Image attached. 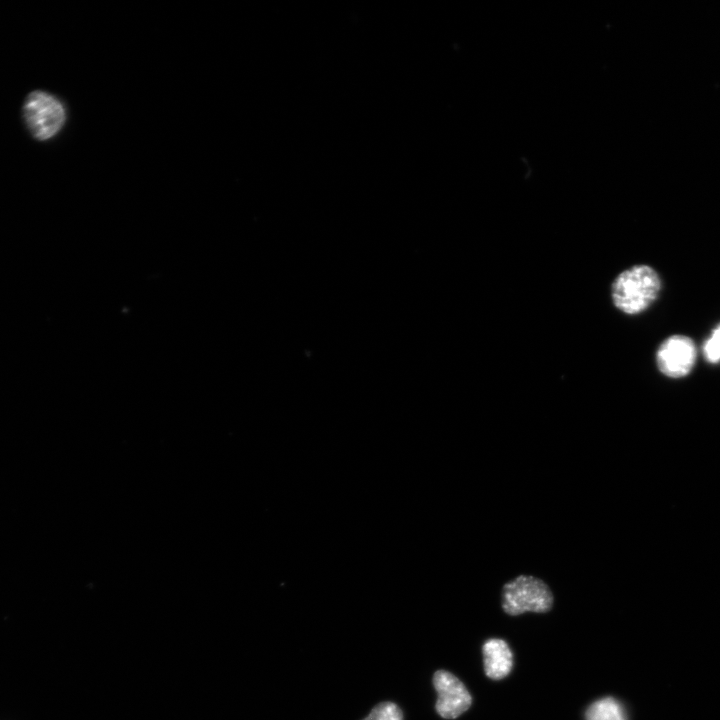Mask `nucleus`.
Instances as JSON below:
<instances>
[{"mask_svg": "<svg viewBox=\"0 0 720 720\" xmlns=\"http://www.w3.org/2000/svg\"><path fill=\"white\" fill-rule=\"evenodd\" d=\"M484 671L487 677L500 680L506 677L513 667V654L503 639L491 638L482 646Z\"/></svg>", "mask_w": 720, "mask_h": 720, "instance_id": "nucleus-6", "label": "nucleus"}, {"mask_svg": "<svg viewBox=\"0 0 720 720\" xmlns=\"http://www.w3.org/2000/svg\"><path fill=\"white\" fill-rule=\"evenodd\" d=\"M661 289L658 272L649 265L636 264L620 272L613 280L611 300L620 312L638 315L657 300Z\"/></svg>", "mask_w": 720, "mask_h": 720, "instance_id": "nucleus-1", "label": "nucleus"}, {"mask_svg": "<svg viewBox=\"0 0 720 720\" xmlns=\"http://www.w3.org/2000/svg\"><path fill=\"white\" fill-rule=\"evenodd\" d=\"M363 720H403L401 709L392 702L377 704Z\"/></svg>", "mask_w": 720, "mask_h": 720, "instance_id": "nucleus-8", "label": "nucleus"}, {"mask_svg": "<svg viewBox=\"0 0 720 720\" xmlns=\"http://www.w3.org/2000/svg\"><path fill=\"white\" fill-rule=\"evenodd\" d=\"M697 359V348L693 339L675 334L659 345L655 360L658 370L666 377L677 379L691 373Z\"/></svg>", "mask_w": 720, "mask_h": 720, "instance_id": "nucleus-4", "label": "nucleus"}, {"mask_svg": "<svg viewBox=\"0 0 720 720\" xmlns=\"http://www.w3.org/2000/svg\"><path fill=\"white\" fill-rule=\"evenodd\" d=\"M552 605L553 595L548 585L534 576L520 575L503 586L502 608L509 615L527 611L545 613Z\"/></svg>", "mask_w": 720, "mask_h": 720, "instance_id": "nucleus-2", "label": "nucleus"}, {"mask_svg": "<svg viewBox=\"0 0 720 720\" xmlns=\"http://www.w3.org/2000/svg\"><path fill=\"white\" fill-rule=\"evenodd\" d=\"M703 355L710 364L720 362V324L712 330L711 335L705 340Z\"/></svg>", "mask_w": 720, "mask_h": 720, "instance_id": "nucleus-9", "label": "nucleus"}, {"mask_svg": "<svg viewBox=\"0 0 720 720\" xmlns=\"http://www.w3.org/2000/svg\"><path fill=\"white\" fill-rule=\"evenodd\" d=\"M437 692L435 709L445 719H455L468 710L472 697L465 685L452 673L438 670L433 675Z\"/></svg>", "mask_w": 720, "mask_h": 720, "instance_id": "nucleus-5", "label": "nucleus"}, {"mask_svg": "<svg viewBox=\"0 0 720 720\" xmlns=\"http://www.w3.org/2000/svg\"><path fill=\"white\" fill-rule=\"evenodd\" d=\"M23 117L31 135L39 141H46L62 128L65 110L56 97L45 91L35 90L25 99Z\"/></svg>", "mask_w": 720, "mask_h": 720, "instance_id": "nucleus-3", "label": "nucleus"}, {"mask_svg": "<svg viewBox=\"0 0 720 720\" xmlns=\"http://www.w3.org/2000/svg\"><path fill=\"white\" fill-rule=\"evenodd\" d=\"M586 720H627L622 704L613 697L593 702L585 712Z\"/></svg>", "mask_w": 720, "mask_h": 720, "instance_id": "nucleus-7", "label": "nucleus"}]
</instances>
